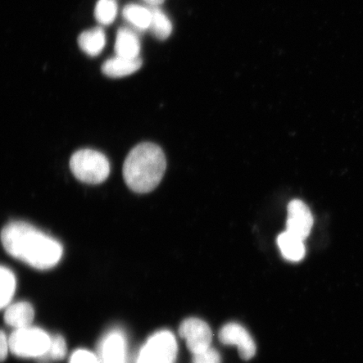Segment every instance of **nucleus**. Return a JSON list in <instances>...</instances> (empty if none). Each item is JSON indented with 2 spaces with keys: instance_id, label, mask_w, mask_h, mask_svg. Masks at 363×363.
I'll use <instances>...</instances> for the list:
<instances>
[{
  "instance_id": "1",
  "label": "nucleus",
  "mask_w": 363,
  "mask_h": 363,
  "mask_svg": "<svg viewBox=\"0 0 363 363\" xmlns=\"http://www.w3.org/2000/svg\"><path fill=\"white\" fill-rule=\"evenodd\" d=\"M0 239L11 257L35 269H51L62 259V244L24 221L7 224L0 234Z\"/></svg>"
},
{
  "instance_id": "2",
  "label": "nucleus",
  "mask_w": 363,
  "mask_h": 363,
  "mask_svg": "<svg viewBox=\"0 0 363 363\" xmlns=\"http://www.w3.org/2000/svg\"><path fill=\"white\" fill-rule=\"evenodd\" d=\"M166 167L165 154L160 147L150 143H140L131 150L124 162L125 184L135 193L151 192L160 184Z\"/></svg>"
},
{
  "instance_id": "3",
  "label": "nucleus",
  "mask_w": 363,
  "mask_h": 363,
  "mask_svg": "<svg viewBox=\"0 0 363 363\" xmlns=\"http://www.w3.org/2000/svg\"><path fill=\"white\" fill-rule=\"evenodd\" d=\"M72 174L84 183L99 184L108 179L111 164L103 153L92 149H82L70 159Z\"/></svg>"
},
{
  "instance_id": "4",
  "label": "nucleus",
  "mask_w": 363,
  "mask_h": 363,
  "mask_svg": "<svg viewBox=\"0 0 363 363\" xmlns=\"http://www.w3.org/2000/svg\"><path fill=\"white\" fill-rule=\"evenodd\" d=\"M52 337L42 329L28 328L17 329L9 339L10 350L20 357L42 358L48 352Z\"/></svg>"
},
{
  "instance_id": "5",
  "label": "nucleus",
  "mask_w": 363,
  "mask_h": 363,
  "mask_svg": "<svg viewBox=\"0 0 363 363\" xmlns=\"http://www.w3.org/2000/svg\"><path fill=\"white\" fill-rule=\"evenodd\" d=\"M178 347L174 335L169 331H159L144 345L138 363H174Z\"/></svg>"
},
{
  "instance_id": "6",
  "label": "nucleus",
  "mask_w": 363,
  "mask_h": 363,
  "mask_svg": "<svg viewBox=\"0 0 363 363\" xmlns=\"http://www.w3.org/2000/svg\"><path fill=\"white\" fill-rule=\"evenodd\" d=\"M179 335L186 340L189 350L194 355L211 347L212 331L210 326L196 318L184 320L180 325Z\"/></svg>"
},
{
  "instance_id": "7",
  "label": "nucleus",
  "mask_w": 363,
  "mask_h": 363,
  "mask_svg": "<svg viewBox=\"0 0 363 363\" xmlns=\"http://www.w3.org/2000/svg\"><path fill=\"white\" fill-rule=\"evenodd\" d=\"M313 216L310 208L298 199L289 203L286 230L305 240L310 235L313 226Z\"/></svg>"
},
{
  "instance_id": "8",
  "label": "nucleus",
  "mask_w": 363,
  "mask_h": 363,
  "mask_svg": "<svg viewBox=\"0 0 363 363\" xmlns=\"http://www.w3.org/2000/svg\"><path fill=\"white\" fill-rule=\"evenodd\" d=\"M220 342L225 345L237 346L240 357L249 360L255 355L256 346L251 335L242 325L235 323L227 324L219 333Z\"/></svg>"
},
{
  "instance_id": "9",
  "label": "nucleus",
  "mask_w": 363,
  "mask_h": 363,
  "mask_svg": "<svg viewBox=\"0 0 363 363\" xmlns=\"http://www.w3.org/2000/svg\"><path fill=\"white\" fill-rule=\"evenodd\" d=\"M125 340L119 330H112L102 340L99 363H125Z\"/></svg>"
},
{
  "instance_id": "10",
  "label": "nucleus",
  "mask_w": 363,
  "mask_h": 363,
  "mask_svg": "<svg viewBox=\"0 0 363 363\" xmlns=\"http://www.w3.org/2000/svg\"><path fill=\"white\" fill-rule=\"evenodd\" d=\"M143 65L142 58H125L116 56L108 59L102 65L104 75L112 79L124 78L138 72Z\"/></svg>"
},
{
  "instance_id": "11",
  "label": "nucleus",
  "mask_w": 363,
  "mask_h": 363,
  "mask_svg": "<svg viewBox=\"0 0 363 363\" xmlns=\"http://www.w3.org/2000/svg\"><path fill=\"white\" fill-rule=\"evenodd\" d=\"M140 42L135 30L128 27H121L118 30L115 44L116 56L125 58L140 57Z\"/></svg>"
},
{
  "instance_id": "12",
  "label": "nucleus",
  "mask_w": 363,
  "mask_h": 363,
  "mask_svg": "<svg viewBox=\"0 0 363 363\" xmlns=\"http://www.w3.org/2000/svg\"><path fill=\"white\" fill-rule=\"evenodd\" d=\"M34 308L27 302H18L9 307L4 314V321L17 329L28 328L34 320Z\"/></svg>"
},
{
  "instance_id": "13",
  "label": "nucleus",
  "mask_w": 363,
  "mask_h": 363,
  "mask_svg": "<svg viewBox=\"0 0 363 363\" xmlns=\"http://www.w3.org/2000/svg\"><path fill=\"white\" fill-rule=\"evenodd\" d=\"M82 51L89 57H97L103 52L106 45V35L101 27L84 31L78 40Z\"/></svg>"
},
{
  "instance_id": "14",
  "label": "nucleus",
  "mask_w": 363,
  "mask_h": 363,
  "mask_svg": "<svg viewBox=\"0 0 363 363\" xmlns=\"http://www.w3.org/2000/svg\"><path fill=\"white\" fill-rule=\"evenodd\" d=\"M278 245L282 255L289 261L298 262L306 255L303 240L288 233L287 230L279 235Z\"/></svg>"
},
{
  "instance_id": "15",
  "label": "nucleus",
  "mask_w": 363,
  "mask_h": 363,
  "mask_svg": "<svg viewBox=\"0 0 363 363\" xmlns=\"http://www.w3.org/2000/svg\"><path fill=\"white\" fill-rule=\"evenodd\" d=\"M122 16L134 28L147 30L151 24V8L144 7L138 4H129L125 6Z\"/></svg>"
},
{
  "instance_id": "16",
  "label": "nucleus",
  "mask_w": 363,
  "mask_h": 363,
  "mask_svg": "<svg viewBox=\"0 0 363 363\" xmlns=\"http://www.w3.org/2000/svg\"><path fill=\"white\" fill-rule=\"evenodd\" d=\"M151 12L152 19L149 30L159 40L169 38L172 31V24L169 18L157 7H152Z\"/></svg>"
},
{
  "instance_id": "17",
  "label": "nucleus",
  "mask_w": 363,
  "mask_h": 363,
  "mask_svg": "<svg viewBox=\"0 0 363 363\" xmlns=\"http://www.w3.org/2000/svg\"><path fill=\"white\" fill-rule=\"evenodd\" d=\"M16 288V279L13 272L0 266V310L11 302Z\"/></svg>"
},
{
  "instance_id": "18",
  "label": "nucleus",
  "mask_w": 363,
  "mask_h": 363,
  "mask_svg": "<svg viewBox=\"0 0 363 363\" xmlns=\"http://www.w3.org/2000/svg\"><path fill=\"white\" fill-rule=\"evenodd\" d=\"M118 13L116 0H99L95 6V19L103 26L111 25Z\"/></svg>"
},
{
  "instance_id": "19",
  "label": "nucleus",
  "mask_w": 363,
  "mask_h": 363,
  "mask_svg": "<svg viewBox=\"0 0 363 363\" xmlns=\"http://www.w3.org/2000/svg\"><path fill=\"white\" fill-rule=\"evenodd\" d=\"M67 352V345L65 338L62 335H54L52 337L51 344L45 355L40 359L43 362L49 361H58L65 358Z\"/></svg>"
},
{
  "instance_id": "20",
  "label": "nucleus",
  "mask_w": 363,
  "mask_h": 363,
  "mask_svg": "<svg viewBox=\"0 0 363 363\" xmlns=\"http://www.w3.org/2000/svg\"><path fill=\"white\" fill-rule=\"evenodd\" d=\"M220 356L214 349L208 348L201 353L194 354L192 363H220Z\"/></svg>"
},
{
  "instance_id": "21",
  "label": "nucleus",
  "mask_w": 363,
  "mask_h": 363,
  "mask_svg": "<svg viewBox=\"0 0 363 363\" xmlns=\"http://www.w3.org/2000/svg\"><path fill=\"white\" fill-rule=\"evenodd\" d=\"M70 363H99V358L87 350H78L72 354Z\"/></svg>"
},
{
  "instance_id": "22",
  "label": "nucleus",
  "mask_w": 363,
  "mask_h": 363,
  "mask_svg": "<svg viewBox=\"0 0 363 363\" xmlns=\"http://www.w3.org/2000/svg\"><path fill=\"white\" fill-rule=\"evenodd\" d=\"M10 350V343L6 334L0 330V362L6 359L8 351Z\"/></svg>"
},
{
  "instance_id": "23",
  "label": "nucleus",
  "mask_w": 363,
  "mask_h": 363,
  "mask_svg": "<svg viewBox=\"0 0 363 363\" xmlns=\"http://www.w3.org/2000/svg\"><path fill=\"white\" fill-rule=\"evenodd\" d=\"M143 1L151 7H157L161 6V4L164 2V0H143Z\"/></svg>"
}]
</instances>
